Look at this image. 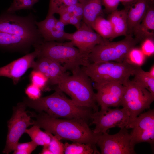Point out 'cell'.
<instances>
[{
	"label": "cell",
	"mask_w": 154,
	"mask_h": 154,
	"mask_svg": "<svg viewBox=\"0 0 154 154\" xmlns=\"http://www.w3.org/2000/svg\"><path fill=\"white\" fill-rule=\"evenodd\" d=\"M37 146L32 141L26 143L18 142L13 151V154H30L36 149Z\"/></svg>",
	"instance_id": "obj_30"
},
{
	"label": "cell",
	"mask_w": 154,
	"mask_h": 154,
	"mask_svg": "<svg viewBox=\"0 0 154 154\" xmlns=\"http://www.w3.org/2000/svg\"><path fill=\"white\" fill-rule=\"evenodd\" d=\"M130 128L131 143L135 147L137 144L146 142L152 150L154 145V110H149L141 113L135 119Z\"/></svg>",
	"instance_id": "obj_12"
},
{
	"label": "cell",
	"mask_w": 154,
	"mask_h": 154,
	"mask_svg": "<svg viewBox=\"0 0 154 154\" xmlns=\"http://www.w3.org/2000/svg\"><path fill=\"white\" fill-rule=\"evenodd\" d=\"M134 0H120V2H121L124 6L132 2Z\"/></svg>",
	"instance_id": "obj_39"
},
{
	"label": "cell",
	"mask_w": 154,
	"mask_h": 154,
	"mask_svg": "<svg viewBox=\"0 0 154 154\" xmlns=\"http://www.w3.org/2000/svg\"><path fill=\"white\" fill-rule=\"evenodd\" d=\"M57 20L52 15H47L46 19L42 21H36L35 25L43 39L52 30Z\"/></svg>",
	"instance_id": "obj_26"
},
{
	"label": "cell",
	"mask_w": 154,
	"mask_h": 154,
	"mask_svg": "<svg viewBox=\"0 0 154 154\" xmlns=\"http://www.w3.org/2000/svg\"><path fill=\"white\" fill-rule=\"evenodd\" d=\"M140 49L146 56L152 55L154 53V38H147L143 40Z\"/></svg>",
	"instance_id": "obj_32"
},
{
	"label": "cell",
	"mask_w": 154,
	"mask_h": 154,
	"mask_svg": "<svg viewBox=\"0 0 154 154\" xmlns=\"http://www.w3.org/2000/svg\"><path fill=\"white\" fill-rule=\"evenodd\" d=\"M64 147L65 154H100L96 145L73 142L71 143L66 142L64 143Z\"/></svg>",
	"instance_id": "obj_23"
},
{
	"label": "cell",
	"mask_w": 154,
	"mask_h": 154,
	"mask_svg": "<svg viewBox=\"0 0 154 154\" xmlns=\"http://www.w3.org/2000/svg\"><path fill=\"white\" fill-rule=\"evenodd\" d=\"M80 0H50L47 15H54L60 8L80 2Z\"/></svg>",
	"instance_id": "obj_28"
},
{
	"label": "cell",
	"mask_w": 154,
	"mask_h": 154,
	"mask_svg": "<svg viewBox=\"0 0 154 154\" xmlns=\"http://www.w3.org/2000/svg\"><path fill=\"white\" fill-rule=\"evenodd\" d=\"M56 87L55 92L50 95L36 100L25 98L23 102L27 107L52 117L81 119L87 122L91 119L94 112L92 108L77 105Z\"/></svg>",
	"instance_id": "obj_2"
},
{
	"label": "cell",
	"mask_w": 154,
	"mask_h": 154,
	"mask_svg": "<svg viewBox=\"0 0 154 154\" xmlns=\"http://www.w3.org/2000/svg\"><path fill=\"white\" fill-rule=\"evenodd\" d=\"M150 74L154 77V66L153 65L151 67L150 71L149 72Z\"/></svg>",
	"instance_id": "obj_40"
},
{
	"label": "cell",
	"mask_w": 154,
	"mask_h": 154,
	"mask_svg": "<svg viewBox=\"0 0 154 154\" xmlns=\"http://www.w3.org/2000/svg\"><path fill=\"white\" fill-rule=\"evenodd\" d=\"M92 28L105 39L109 41L114 39V31L111 23L102 16L96 18Z\"/></svg>",
	"instance_id": "obj_22"
},
{
	"label": "cell",
	"mask_w": 154,
	"mask_h": 154,
	"mask_svg": "<svg viewBox=\"0 0 154 154\" xmlns=\"http://www.w3.org/2000/svg\"><path fill=\"white\" fill-rule=\"evenodd\" d=\"M40 52L38 48H35L33 52L0 68V76L10 78L14 84H17L27 71L32 67L35 58L38 56Z\"/></svg>",
	"instance_id": "obj_15"
},
{
	"label": "cell",
	"mask_w": 154,
	"mask_h": 154,
	"mask_svg": "<svg viewBox=\"0 0 154 154\" xmlns=\"http://www.w3.org/2000/svg\"><path fill=\"white\" fill-rule=\"evenodd\" d=\"M42 154H52L48 148V146H43V148L40 153Z\"/></svg>",
	"instance_id": "obj_38"
},
{
	"label": "cell",
	"mask_w": 154,
	"mask_h": 154,
	"mask_svg": "<svg viewBox=\"0 0 154 154\" xmlns=\"http://www.w3.org/2000/svg\"><path fill=\"white\" fill-rule=\"evenodd\" d=\"M133 80L147 89L154 96V77L148 72L144 71L141 66H138L135 69Z\"/></svg>",
	"instance_id": "obj_24"
},
{
	"label": "cell",
	"mask_w": 154,
	"mask_h": 154,
	"mask_svg": "<svg viewBox=\"0 0 154 154\" xmlns=\"http://www.w3.org/2000/svg\"><path fill=\"white\" fill-rule=\"evenodd\" d=\"M130 113L125 108L120 109L108 108L94 112L91 117L92 123L95 125L93 130L96 134L107 132L110 129L126 127L129 121Z\"/></svg>",
	"instance_id": "obj_10"
},
{
	"label": "cell",
	"mask_w": 154,
	"mask_h": 154,
	"mask_svg": "<svg viewBox=\"0 0 154 154\" xmlns=\"http://www.w3.org/2000/svg\"><path fill=\"white\" fill-rule=\"evenodd\" d=\"M72 14L66 12H63L59 14L60 20L65 25H68V22Z\"/></svg>",
	"instance_id": "obj_36"
},
{
	"label": "cell",
	"mask_w": 154,
	"mask_h": 154,
	"mask_svg": "<svg viewBox=\"0 0 154 154\" xmlns=\"http://www.w3.org/2000/svg\"><path fill=\"white\" fill-rule=\"evenodd\" d=\"M34 39L0 31V47L8 49H18L33 46L40 43Z\"/></svg>",
	"instance_id": "obj_18"
},
{
	"label": "cell",
	"mask_w": 154,
	"mask_h": 154,
	"mask_svg": "<svg viewBox=\"0 0 154 154\" xmlns=\"http://www.w3.org/2000/svg\"><path fill=\"white\" fill-rule=\"evenodd\" d=\"M146 57L140 48L135 46L129 52L125 61L133 65L141 66L145 61Z\"/></svg>",
	"instance_id": "obj_27"
},
{
	"label": "cell",
	"mask_w": 154,
	"mask_h": 154,
	"mask_svg": "<svg viewBox=\"0 0 154 154\" xmlns=\"http://www.w3.org/2000/svg\"><path fill=\"white\" fill-rule=\"evenodd\" d=\"M41 89L38 86L31 83L25 89V93L28 98L32 100H36L41 97Z\"/></svg>",
	"instance_id": "obj_33"
},
{
	"label": "cell",
	"mask_w": 154,
	"mask_h": 154,
	"mask_svg": "<svg viewBox=\"0 0 154 154\" xmlns=\"http://www.w3.org/2000/svg\"><path fill=\"white\" fill-rule=\"evenodd\" d=\"M127 9L125 7L124 9L120 10L117 9L110 13L108 15L107 19L112 26L114 39L127 35Z\"/></svg>",
	"instance_id": "obj_20"
},
{
	"label": "cell",
	"mask_w": 154,
	"mask_h": 154,
	"mask_svg": "<svg viewBox=\"0 0 154 154\" xmlns=\"http://www.w3.org/2000/svg\"><path fill=\"white\" fill-rule=\"evenodd\" d=\"M38 126L33 125L30 129H27L25 133H27L32 141L37 146H48L51 141V137L46 131H42Z\"/></svg>",
	"instance_id": "obj_25"
},
{
	"label": "cell",
	"mask_w": 154,
	"mask_h": 154,
	"mask_svg": "<svg viewBox=\"0 0 154 154\" xmlns=\"http://www.w3.org/2000/svg\"><path fill=\"white\" fill-rule=\"evenodd\" d=\"M102 5L105 8V11L110 13L117 10L120 0H101Z\"/></svg>",
	"instance_id": "obj_34"
},
{
	"label": "cell",
	"mask_w": 154,
	"mask_h": 154,
	"mask_svg": "<svg viewBox=\"0 0 154 154\" xmlns=\"http://www.w3.org/2000/svg\"><path fill=\"white\" fill-rule=\"evenodd\" d=\"M137 67L126 61H110L89 62L81 68L94 84L117 82L123 85Z\"/></svg>",
	"instance_id": "obj_5"
},
{
	"label": "cell",
	"mask_w": 154,
	"mask_h": 154,
	"mask_svg": "<svg viewBox=\"0 0 154 154\" xmlns=\"http://www.w3.org/2000/svg\"><path fill=\"white\" fill-rule=\"evenodd\" d=\"M34 47L40 50L38 57L43 56L53 59L72 73L78 70L81 66H85L90 62L88 54L81 52L70 41H43Z\"/></svg>",
	"instance_id": "obj_3"
},
{
	"label": "cell",
	"mask_w": 154,
	"mask_h": 154,
	"mask_svg": "<svg viewBox=\"0 0 154 154\" xmlns=\"http://www.w3.org/2000/svg\"><path fill=\"white\" fill-rule=\"evenodd\" d=\"M83 13V5L82 3H79L78 6L72 14L80 19H82Z\"/></svg>",
	"instance_id": "obj_37"
},
{
	"label": "cell",
	"mask_w": 154,
	"mask_h": 154,
	"mask_svg": "<svg viewBox=\"0 0 154 154\" xmlns=\"http://www.w3.org/2000/svg\"><path fill=\"white\" fill-rule=\"evenodd\" d=\"M27 107L23 102L13 107L12 115L7 121L8 132L3 153L8 154L13 151L27 128L33 125L31 114L29 115L25 110Z\"/></svg>",
	"instance_id": "obj_8"
},
{
	"label": "cell",
	"mask_w": 154,
	"mask_h": 154,
	"mask_svg": "<svg viewBox=\"0 0 154 154\" xmlns=\"http://www.w3.org/2000/svg\"><path fill=\"white\" fill-rule=\"evenodd\" d=\"M30 78L31 83L38 86L41 90L48 82V78L43 74L36 70H33L31 72Z\"/></svg>",
	"instance_id": "obj_29"
},
{
	"label": "cell",
	"mask_w": 154,
	"mask_h": 154,
	"mask_svg": "<svg viewBox=\"0 0 154 154\" xmlns=\"http://www.w3.org/2000/svg\"><path fill=\"white\" fill-rule=\"evenodd\" d=\"M140 41L127 35L121 40L111 42L109 40L96 45L88 54L90 62L125 61L130 50Z\"/></svg>",
	"instance_id": "obj_6"
},
{
	"label": "cell",
	"mask_w": 154,
	"mask_h": 154,
	"mask_svg": "<svg viewBox=\"0 0 154 154\" xmlns=\"http://www.w3.org/2000/svg\"><path fill=\"white\" fill-rule=\"evenodd\" d=\"M153 2L154 0H134L124 6L127 9V35H133V31L140 24Z\"/></svg>",
	"instance_id": "obj_17"
},
{
	"label": "cell",
	"mask_w": 154,
	"mask_h": 154,
	"mask_svg": "<svg viewBox=\"0 0 154 154\" xmlns=\"http://www.w3.org/2000/svg\"><path fill=\"white\" fill-rule=\"evenodd\" d=\"M36 21L31 15L23 17L7 12L0 15V31L42 41Z\"/></svg>",
	"instance_id": "obj_9"
},
{
	"label": "cell",
	"mask_w": 154,
	"mask_h": 154,
	"mask_svg": "<svg viewBox=\"0 0 154 154\" xmlns=\"http://www.w3.org/2000/svg\"><path fill=\"white\" fill-rule=\"evenodd\" d=\"M67 39L81 52L87 54L96 45L108 40L95 32L91 27L83 21L75 32L67 33Z\"/></svg>",
	"instance_id": "obj_14"
},
{
	"label": "cell",
	"mask_w": 154,
	"mask_h": 154,
	"mask_svg": "<svg viewBox=\"0 0 154 154\" xmlns=\"http://www.w3.org/2000/svg\"><path fill=\"white\" fill-rule=\"evenodd\" d=\"M47 133L50 135L51 138L48 147L52 154H64V143L55 136L50 133Z\"/></svg>",
	"instance_id": "obj_31"
},
{
	"label": "cell",
	"mask_w": 154,
	"mask_h": 154,
	"mask_svg": "<svg viewBox=\"0 0 154 154\" xmlns=\"http://www.w3.org/2000/svg\"><path fill=\"white\" fill-rule=\"evenodd\" d=\"M97 90L95 98L100 110L111 107L120 106L125 88L122 84L117 82H110L100 84H94Z\"/></svg>",
	"instance_id": "obj_13"
},
{
	"label": "cell",
	"mask_w": 154,
	"mask_h": 154,
	"mask_svg": "<svg viewBox=\"0 0 154 154\" xmlns=\"http://www.w3.org/2000/svg\"><path fill=\"white\" fill-rule=\"evenodd\" d=\"M125 88L120 106L130 113L129 122L126 127L130 128L136 118L145 110L150 108L154 96L146 88L133 80L128 79L123 85Z\"/></svg>",
	"instance_id": "obj_7"
},
{
	"label": "cell",
	"mask_w": 154,
	"mask_h": 154,
	"mask_svg": "<svg viewBox=\"0 0 154 154\" xmlns=\"http://www.w3.org/2000/svg\"><path fill=\"white\" fill-rule=\"evenodd\" d=\"M81 20L82 19L72 14L69 21L68 24L74 25L78 29L80 26L82 22Z\"/></svg>",
	"instance_id": "obj_35"
},
{
	"label": "cell",
	"mask_w": 154,
	"mask_h": 154,
	"mask_svg": "<svg viewBox=\"0 0 154 154\" xmlns=\"http://www.w3.org/2000/svg\"><path fill=\"white\" fill-rule=\"evenodd\" d=\"M34 62L31 68L43 74L51 85H58L68 74L65 68L59 62L49 58L41 56Z\"/></svg>",
	"instance_id": "obj_16"
},
{
	"label": "cell",
	"mask_w": 154,
	"mask_h": 154,
	"mask_svg": "<svg viewBox=\"0 0 154 154\" xmlns=\"http://www.w3.org/2000/svg\"><path fill=\"white\" fill-rule=\"evenodd\" d=\"M82 3L83 13V22L92 28L96 18L103 16V11L101 0H80Z\"/></svg>",
	"instance_id": "obj_21"
},
{
	"label": "cell",
	"mask_w": 154,
	"mask_h": 154,
	"mask_svg": "<svg viewBox=\"0 0 154 154\" xmlns=\"http://www.w3.org/2000/svg\"><path fill=\"white\" fill-rule=\"evenodd\" d=\"M127 129H121L113 135L107 132L98 135L96 145L99 147L101 154H135V147L131 144L130 133Z\"/></svg>",
	"instance_id": "obj_11"
},
{
	"label": "cell",
	"mask_w": 154,
	"mask_h": 154,
	"mask_svg": "<svg viewBox=\"0 0 154 154\" xmlns=\"http://www.w3.org/2000/svg\"><path fill=\"white\" fill-rule=\"evenodd\" d=\"M154 2L150 5L141 22L133 32L135 38L141 42L147 38H154Z\"/></svg>",
	"instance_id": "obj_19"
},
{
	"label": "cell",
	"mask_w": 154,
	"mask_h": 154,
	"mask_svg": "<svg viewBox=\"0 0 154 154\" xmlns=\"http://www.w3.org/2000/svg\"><path fill=\"white\" fill-rule=\"evenodd\" d=\"M92 81L81 68L66 76L57 88L68 95L72 100L80 106L92 108L94 112L98 111Z\"/></svg>",
	"instance_id": "obj_4"
},
{
	"label": "cell",
	"mask_w": 154,
	"mask_h": 154,
	"mask_svg": "<svg viewBox=\"0 0 154 154\" xmlns=\"http://www.w3.org/2000/svg\"><path fill=\"white\" fill-rule=\"evenodd\" d=\"M23 0H13V2L11 5L13 6L15 5Z\"/></svg>",
	"instance_id": "obj_41"
},
{
	"label": "cell",
	"mask_w": 154,
	"mask_h": 154,
	"mask_svg": "<svg viewBox=\"0 0 154 154\" xmlns=\"http://www.w3.org/2000/svg\"><path fill=\"white\" fill-rule=\"evenodd\" d=\"M33 125L42 128L60 140H69L96 145L99 135L89 127L88 122L81 119H65L51 117L41 112L38 114L30 112Z\"/></svg>",
	"instance_id": "obj_1"
}]
</instances>
